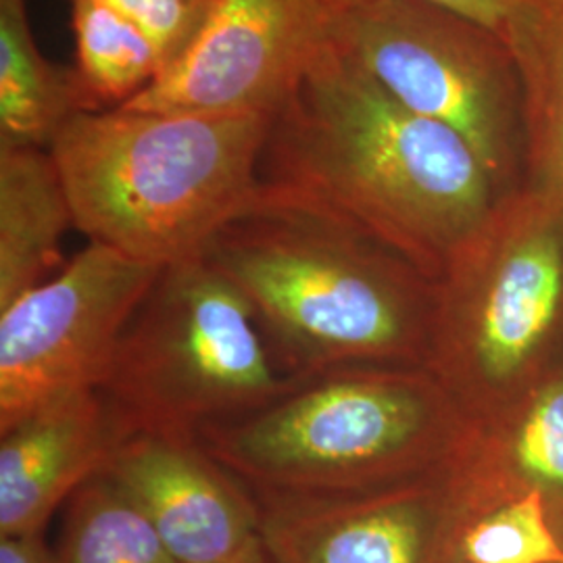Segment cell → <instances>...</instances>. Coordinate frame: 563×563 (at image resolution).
<instances>
[{
	"mask_svg": "<svg viewBox=\"0 0 563 563\" xmlns=\"http://www.w3.org/2000/svg\"><path fill=\"white\" fill-rule=\"evenodd\" d=\"M260 181L355 223L432 282L505 192L470 142L390 97L332 41L274 115Z\"/></svg>",
	"mask_w": 563,
	"mask_h": 563,
	"instance_id": "6da1fadb",
	"label": "cell"
},
{
	"mask_svg": "<svg viewBox=\"0 0 563 563\" xmlns=\"http://www.w3.org/2000/svg\"><path fill=\"white\" fill-rule=\"evenodd\" d=\"M202 257L241 290L297 380L428 367L437 282L318 202L260 181Z\"/></svg>",
	"mask_w": 563,
	"mask_h": 563,
	"instance_id": "7a4b0ae2",
	"label": "cell"
},
{
	"mask_svg": "<svg viewBox=\"0 0 563 563\" xmlns=\"http://www.w3.org/2000/svg\"><path fill=\"white\" fill-rule=\"evenodd\" d=\"M274 115L81 111L51 146L90 242L167 267L202 257L260 188Z\"/></svg>",
	"mask_w": 563,
	"mask_h": 563,
	"instance_id": "3957f363",
	"label": "cell"
},
{
	"mask_svg": "<svg viewBox=\"0 0 563 563\" xmlns=\"http://www.w3.org/2000/svg\"><path fill=\"white\" fill-rule=\"evenodd\" d=\"M465 426L432 369L349 367L205 426L199 443L255 497H339L443 472Z\"/></svg>",
	"mask_w": 563,
	"mask_h": 563,
	"instance_id": "277c9868",
	"label": "cell"
},
{
	"mask_svg": "<svg viewBox=\"0 0 563 563\" xmlns=\"http://www.w3.org/2000/svg\"><path fill=\"white\" fill-rule=\"evenodd\" d=\"M563 332V190H505L437 282L428 369L467 416L541 376Z\"/></svg>",
	"mask_w": 563,
	"mask_h": 563,
	"instance_id": "5b68a950",
	"label": "cell"
},
{
	"mask_svg": "<svg viewBox=\"0 0 563 563\" xmlns=\"http://www.w3.org/2000/svg\"><path fill=\"white\" fill-rule=\"evenodd\" d=\"M288 376L241 290L205 257L163 267L101 386L130 432L199 439L278 399Z\"/></svg>",
	"mask_w": 563,
	"mask_h": 563,
	"instance_id": "8992f818",
	"label": "cell"
},
{
	"mask_svg": "<svg viewBox=\"0 0 563 563\" xmlns=\"http://www.w3.org/2000/svg\"><path fill=\"white\" fill-rule=\"evenodd\" d=\"M330 41L407 109L470 142L504 188L522 142V97L501 38L426 0H357L330 9Z\"/></svg>",
	"mask_w": 563,
	"mask_h": 563,
	"instance_id": "52a82bcc",
	"label": "cell"
},
{
	"mask_svg": "<svg viewBox=\"0 0 563 563\" xmlns=\"http://www.w3.org/2000/svg\"><path fill=\"white\" fill-rule=\"evenodd\" d=\"M162 269L88 242L0 309V430L46 401L101 388Z\"/></svg>",
	"mask_w": 563,
	"mask_h": 563,
	"instance_id": "ba28073f",
	"label": "cell"
},
{
	"mask_svg": "<svg viewBox=\"0 0 563 563\" xmlns=\"http://www.w3.org/2000/svg\"><path fill=\"white\" fill-rule=\"evenodd\" d=\"M328 41L325 0H222L195 42L123 107L276 115Z\"/></svg>",
	"mask_w": 563,
	"mask_h": 563,
	"instance_id": "9c48e42d",
	"label": "cell"
},
{
	"mask_svg": "<svg viewBox=\"0 0 563 563\" xmlns=\"http://www.w3.org/2000/svg\"><path fill=\"white\" fill-rule=\"evenodd\" d=\"M269 563H444L443 472L339 497H255Z\"/></svg>",
	"mask_w": 563,
	"mask_h": 563,
	"instance_id": "30bf717a",
	"label": "cell"
},
{
	"mask_svg": "<svg viewBox=\"0 0 563 563\" xmlns=\"http://www.w3.org/2000/svg\"><path fill=\"white\" fill-rule=\"evenodd\" d=\"M178 563H222L260 541V504L199 439L132 432L101 470Z\"/></svg>",
	"mask_w": 563,
	"mask_h": 563,
	"instance_id": "8fae6325",
	"label": "cell"
},
{
	"mask_svg": "<svg viewBox=\"0 0 563 563\" xmlns=\"http://www.w3.org/2000/svg\"><path fill=\"white\" fill-rule=\"evenodd\" d=\"M453 514H476L539 493L563 518V367H547L507 399L467 416L443 470Z\"/></svg>",
	"mask_w": 563,
	"mask_h": 563,
	"instance_id": "7c38bea8",
	"label": "cell"
},
{
	"mask_svg": "<svg viewBox=\"0 0 563 563\" xmlns=\"http://www.w3.org/2000/svg\"><path fill=\"white\" fill-rule=\"evenodd\" d=\"M132 432L101 388L46 401L0 430V537L38 534Z\"/></svg>",
	"mask_w": 563,
	"mask_h": 563,
	"instance_id": "4fadbf2b",
	"label": "cell"
},
{
	"mask_svg": "<svg viewBox=\"0 0 563 563\" xmlns=\"http://www.w3.org/2000/svg\"><path fill=\"white\" fill-rule=\"evenodd\" d=\"M74 211L51 148L0 146V309L63 267Z\"/></svg>",
	"mask_w": 563,
	"mask_h": 563,
	"instance_id": "5bb4252c",
	"label": "cell"
},
{
	"mask_svg": "<svg viewBox=\"0 0 563 563\" xmlns=\"http://www.w3.org/2000/svg\"><path fill=\"white\" fill-rule=\"evenodd\" d=\"M86 109L71 67L46 59L25 0H0V146L51 148Z\"/></svg>",
	"mask_w": 563,
	"mask_h": 563,
	"instance_id": "9a60e30c",
	"label": "cell"
},
{
	"mask_svg": "<svg viewBox=\"0 0 563 563\" xmlns=\"http://www.w3.org/2000/svg\"><path fill=\"white\" fill-rule=\"evenodd\" d=\"M507 48L520 81L528 181L563 190V0H526Z\"/></svg>",
	"mask_w": 563,
	"mask_h": 563,
	"instance_id": "2e32d148",
	"label": "cell"
},
{
	"mask_svg": "<svg viewBox=\"0 0 563 563\" xmlns=\"http://www.w3.org/2000/svg\"><path fill=\"white\" fill-rule=\"evenodd\" d=\"M69 2L76 38L71 69L88 111L123 107L162 76V55L134 21L107 0Z\"/></svg>",
	"mask_w": 563,
	"mask_h": 563,
	"instance_id": "e0dca14e",
	"label": "cell"
},
{
	"mask_svg": "<svg viewBox=\"0 0 563 563\" xmlns=\"http://www.w3.org/2000/svg\"><path fill=\"white\" fill-rule=\"evenodd\" d=\"M57 563H178L134 501L102 474L67 501Z\"/></svg>",
	"mask_w": 563,
	"mask_h": 563,
	"instance_id": "ac0fdd59",
	"label": "cell"
},
{
	"mask_svg": "<svg viewBox=\"0 0 563 563\" xmlns=\"http://www.w3.org/2000/svg\"><path fill=\"white\" fill-rule=\"evenodd\" d=\"M444 563H563V544L539 493L476 514H453Z\"/></svg>",
	"mask_w": 563,
	"mask_h": 563,
	"instance_id": "d6986e66",
	"label": "cell"
},
{
	"mask_svg": "<svg viewBox=\"0 0 563 563\" xmlns=\"http://www.w3.org/2000/svg\"><path fill=\"white\" fill-rule=\"evenodd\" d=\"M155 42L169 67L195 42L222 0H107ZM163 74V71H162Z\"/></svg>",
	"mask_w": 563,
	"mask_h": 563,
	"instance_id": "ffe728a7",
	"label": "cell"
},
{
	"mask_svg": "<svg viewBox=\"0 0 563 563\" xmlns=\"http://www.w3.org/2000/svg\"><path fill=\"white\" fill-rule=\"evenodd\" d=\"M351 2H357V0H325L328 11L351 4ZM426 2L449 9L462 18L483 25L497 38H501L505 46H507L509 36L514 32V25L526 4V0H426Z\"/></svg>",
	"mask_w": 563,
	"mask_h": 563,
	"instance_id": "44dd1931",
	"label": "cell"
},
{
	"mask_svg": "<svg viewBox=\"0 0 563 563\" xmlns=\"http://www.w3.org/2000/svg\"><path fill=\"white\" fill-rule=\"evenodd\" d=\"M0 563H57L55 551L38 534L0 537Z\"/></svg>",
	"mask_w": 563,
	"mask_h": 563,
	"instance_id": "7402d4cb",
	"label": "cell"
},
{
	"mask_svg": "<svg viewBox=\"0 0 563 563\" xmlns=\"http://www.w3.org/2000/svg\"><path fill=\"white\" fill-rule=\"evenodd\" d=\"M222 563H269V560H267V553H265L262 539H260L251 547H246L239 555H234V558H230V560Z\"/></svg>",
	"mask_w": 563,
	"mask_h": 563,
	"instance_id": "603a6c76",
	"label": "cell"
}]
</instances>
